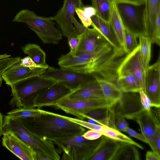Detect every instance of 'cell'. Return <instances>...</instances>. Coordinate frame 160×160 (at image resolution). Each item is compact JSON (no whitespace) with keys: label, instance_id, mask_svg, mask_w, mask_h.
<instances>
[{"label":"cell","instance_id":"obj_1","mask_svg":"<svg viewBox=\"0 0 160 160\" xmlns=\"http://www.w3.org/2000/svg\"><path fill=\"white\" fill-rule=\"evenodd\" d=\"M127 54L109 43L94 53L76 56L73 60V71L95 74L116 85L118 68Z\"/></svg>","mask_w":160,"mask_h":160},{"label":"cell","instance_id":"obj_2","mask_svg":"<svg viewBox=\"0 0 160 160\" xmlns=\"http://www.w3.org/2000/svg\"><path fill=\"white\" fill-rule=\"evenodd\" d=\"M18 118L31 133L52 142L82 134L85 131L84 127L62 115L45 110L39 116Z\"/></svg>","mask_w":160,"mask_h":160},{"label":"cell","instance_id":"obj_3","mask_svg":"<svg viewBox=\"0 0 160 160\" xmlns=\"http://www.w3.org/2000/svg\"><path fill=\"white\" fill-rule=\"evenodd\" d=\"M3 131L10 130L31 148L37 160H59L58 150L51 140L37 136L28 131L18 118L7 115L3 118Z\"/></svg>","mask_w":160,"mask_h":160},{"label":"cell","instance_id":"obj_4","mask_svg":"<svg viewBox=\"0 0 160 160\" xmlns=\"http://www.w3.org/2000/svg\"><path fill=\"white\" fill-rule=\"evenodd\" d=\"M57 82L41 76L30 77L15 83L11 86L12 97L10 102L18 108H34V102L38 95Z\"/></svg>","mask_w":160,"mask_h":160},{"label":"cell","instance_id":"obj_5","mask_svg":"<svg viewBox=\"0 0 160 160\" xmlns=\"http://www.w3.org/2000/svg\"><path fill=\"white\" fill-rule=\"evenodd\" d=\"M53 21V17L40 16L28 9L20 10L12 20L13 22L26 23L43 43L57 44L62 39V35L55 26Z\"/></svg>","mask_w":160,"mask_h":160},{"label":"cell","instance_id":"obj_6","mask_svg":"<svg viewBox=\"0 0 160 160\" xmlns=\"http://www.w3.org/2000/svg\"><path fill=\"white\" fill-rule=\"evenodd\" d=\"M82 134L53 141L60 152H62L61 159L89 160L99 144L101 137L98 139L90 140L85 138Z\"/></svg>","mask_w":160,"mask_h":160},{"label":"cell","instance_id":"obj_7","mask_svg":"<svg viewBox=\"0 0 160 160\" xmlns=\"http://www.w3.org/2000/svg\"><path fill=\"white\" fill-rule=\"evenodd\" d=\"M118 11L125 29L137 38L146 36L144 9L142 5L128 3H116Z\"/></svg>","mask_w":160,"mask_h":160},{"label":"cell","instance_id":"obj_8","mask_svg":"<svg viewBox=\"0 0 160 160\" xmlns=\"http://www.w3.org/2000/svg\"><path fill=\"white\" fill-rule=\"evenodd\" d=\"M84 6L82 0H64L62 7L53 17L59 25L62 36L69 38L79 35L72 23L77 8Z\"/></svg>","mask_w":160,"mask_h":160},{"label":"cell","instance_id":"obj_9","mask_svg":"<svg viewBox=\"0 0 160 160\" xmlns=\"http://www.w3.org/2000/svg\"><path fill=\"white\" fill-rule=\"evenodd\" d=\"M63 84L72 92L78 89L84 82L94 78L91 74L78 72L62 68L49 66L40 75Z\"/></svg>","mask_w":160,"mask_h":160},{"label":"cell","instance_id":"obj_10","mask_svg":"<svg viewBox=\"0 0 160 160\" xmlns=\"http://www.w3.org/2000/svg\"><path fill=\"white\" fill-rule=\"evenodd\" d=\"M139 46L127 54L119 65L117 74L118 77L131 74L135 78L141 90L146 93V72L142 64L139 54Z\"/></svg>","mask_w":160,"mask_h":160},{"label":"cell","instance_id":"obj_11","mask_svg":"<svg viewBox=\"0 0 160 160\" xmlns=\"http://www.w3.org/2000/svg\"><path fill=\"white\" fill-rule=\"evenodd\" d=\"M55 107L82 120L84 114L89 111L107 107L105 100H73L67 97L61 100Z\"/></svg>","mask_w":160,"mask_h":160},{"label":"cell","instance_id":"obj_12","mask_svg":"<svg viewBox=\"0 0 160 160\" xmlns=\"http://www.w3.org/2000/svg\"><path fill=\"white\" fill-rule=\"evenodd\" d=\"M144 14L147 35L152 43L160 45V0H145Z\"/></svg>","mask_w":160,"mask_h":160},{"label":"cell","instance_id":"obj_13","mask_svg":"<svg viewBox=\"0 0 160 160\" xmlns=\"http://www.w3.org/2000/svg\"><path fill=\"white\" fill-rule=\"evenodd\" d=\"M146 93L149 98L152 107H160V56L157 61L149 65L146 72Z\"/></svg>","mask_w":160,"mask_h":160},{"label":"cell","instance_id":"obj_14","mask_svg":"<svg viewBox=\"0 0 160 160\" xmlns=\"http://www.w3.org/2000/svg\"><path fill=\"white\" fill-rule=\"evenodd\" d=\"M72 91L67 87L60 82L55 83L40 94L35 100V107H55L61 100L67 98Z\"/></svg>","mask_w":160,"mask_h":160},{"label":"cell","instance_id":"obj_15","mask_svg":"<svg viewBox=\"0 0 160 160\" xmlns=\"http://www.w3.org/2000/svg\"><path fill=\"white\" fill-rule=\"evenodd\" d=\"M79 36L80 41L76 55L94 53L109 43L98 31L93 28H88Z\"/></svg>","mask_w":160,"mask_h":160},{"label":"cell","instance_id":"obj_16","mask_svg":"<svg viewBox=\"0 0 160 160\" xmlns=\"http://www.w3.org/2000/svg\"><path fill=\"white\" fill-rule=\"evenodd\" d=\"M2 143L3 146L20 159L37 160L34 151L18 138L12 131H3Z\"/></svg>","mask_w":160,"mask_h":160},{"label":"cell","instance_id":"obj_17","mask_svg":"<svg viewBox=\"0 0 160 160\" xmlns=\"http://www.w3.org/2000/svg\"><path fill=\"white\" fill-rule=\"evenodd\" d=\"M137 92H123L115 106V110L125 118L134 120L145 110L141 104L139 95Z\"/></svg>","mask_w":160,"mask_h":160},{"label":"cell","instance_id":"obj_18","mask_svg":"<svg viewBox=\"0 0 160 160\" xmlns=\"http://www.w3.org/2000/svg\"><path fill=\"white\" fill-rule=\"evenodd\" d=\"M47 68H30L22 66L20 61L8 68L1 75L6 84L11 86L22 80L40 76Z\"/></svg>","mask_w":160,"mask_h":160},{"label":"cell","instance_id":"obj_19","mask_svg":"<svg viewBox=\"0 0 160 160\" xmlns=\"http://www.w3.org/2000/svg\"><path fill=\"white\" fill-rule=\"evenodd\" d=\"M67 98L73 100H104L101 87L94 77L83 83L78 89L70 94Z\"/></svg>","mask_w":160,"mask_h":160},{"label":"cell","instance_id":"obj_20","mask_svg":"<svg viewBox=\"0 0 160 160\" xmlns=\"http://www.w3.org/2000/svg\"><path fill=\"white\" fill-rule=\"evenodd\" d=\"M121 143L102 135L99 144L89 160H112Z\"/></svg>","mask_w":160,"mask_h":160},{"label":"cell","instance_id":"obj_21","mask_svg":"<svg viewBox=\"0 0 160 160\" xmlns=\"http://www.w3.org/2000/svg\"><path fill=\"white\" fill-rule=\"evenodd\" d=\"M151 112H148L145 110L139 115L134 121L138 124L141 133L146 138L148 144L152 151L160 155L158 150L156 144L154 126Z\"/></svg>","mask_w":160,"mask_h":160},{"label":"cell","instance_id":"obj_22","mask_svg":"<svg viewBox=\"0 0 160 160\" xmlns=\"http://www.w3.org/2000/svg\"><path fill=\"white\" fill-rule=\"evenodd\" d=\"M115 106L95 109L84 114L83 120L90 119L95 120L102 126L116 129L115 126Z\"/></svg>","mask_w":160,"mask_h":160},{"label":"cell","instance_id":"obj_23","mask_svg":"<svg viewBox=\"0 0 160 160\" xmlns=\"http://www.w3.org/2000/svg\"><path fill=\"white\" fill-rule=\"evenodd\" d=\"M92 75L101 87L107 107H112L115 106L121 98L123 92L114 83L96 75Z\"/></svg>","mask_w":160,"mask_h":160},{"label":"cell","instance_id":"obj_24","mask_svg":"<svg viewBox=\"0 0 160 160\" xmlns=\"http://www.w3.org/2000/svg\"><path fill=\"white\" fill-rule=\"evenodd\" d=\"M91 18L93 28L98 31L114 48L123 50L109 22L104 21L97 14Z\"/></svg>","mask_w":160,"mask_h":160},{"label":"cell","instance_id":"obj_25","mask_svg":"<svg viewBox=\"0 0 160 160\" xmlns=\"http://www.w3.org/2000/svg\"><path fill=\"white\" fill-rule=\"evenodd\" d=\"M109 23L122 49L126 52L124 42V28L118 13L116 4L113 1Z\"/></svg>","mask_w":160,"mask_h":160},{"label":"cell","instance_id":"obj_26","mask_svg":"<svg viewBox=\"0 0 160 160\" xmlns=\"http://www.w3.org/2000/svg\"><path fill=\"white\" fill-rule=\"evenodd\" d=\"M23 53L27 54L36 64L46 68L49 66L46 62V54L38 45L28 43L21 47Z\"/></svg>","mask_w":160,"mask_h":160},{"label":"cell","instance_id":"obj_27","mask_svg":"<svg viewBox=\"0 0 160 160\" xmlns=\"http://www.w3.org/2000/svg\"><path fill=\"white\" fill-rule=\"evenodd\" d=\"M136 147L130 143L122 142L112 160H140V154Z\"/></svg>","mask_w":160,"mask_h":160},{"label":"cell","instance_id":"obj_28","mask_svg":"<svg viewBox=\"0 0 160 160\" xmlns=\"http://www.w3.org/2000/svg\"><path fill=\"white\" fill-rule=\"evenodd\" d=\"M139 54L143 68L146 72L149 66L151 56L152 42L146 36L139 37Z\"/></svg>","mask_w":160,"mask_h":160},{"label":"cell","instance_id":"obj_29","mask_svg":"<svg viewBox=\"0 0 160 160\" xmlns=\"http://www.w3.org/2000/svg\"><path fill=\"white\" fill-rule=\"evenodd\" d=\"M116 85L123 92L138 93L141 90L136 79L131 74L118 77Z\"/></svg>","mask_w":160,"mask_h":160},{"label":"cell","instance_id":"obj_30","mask_svg":"<svg viewBox=\"0 0 160 160\" xmlns=\"http://www.w3.org/2000/svg\"><path fill=\"white\" fill-rule=\"evenodd\" d=\"M96 14L104 21L109 22L112 1L111 0H91Z\"/></svg>","mask_w":160,"mask_h":160},{"label":"cell","instance_id":"obj_31","mask_svg":"<svg viewBox=\"0 0 160 160\" xmlns=\"http://www.w3.org/2000/svg\"><path fill=\"white\" fill-rule=\"evenodd\" d=\"M103 135L114 140L121 142L130 143L141 149H143L142 146L117 129L104 126Z\"/></svg>","mask_w":160,"mask_h":160},{"label":"cell","instance_id":"obj_32","mask_svg":"<svg viewBox=\"0 0 160 160\" xmlns=\"http://www.w3.org/2000/svg\"><path fill=\"white\" fill-rule=\"evenodd\" d=\"M44 110L39 108H21L12 110L7 115L17 118H28L39 116L43 114Z\"/></svg>","mask_w":160,"mask_h":160},{"label":"cell","instance_id":"obj_33","mask_svg":"<svg viewBox=\"0 0 160 160\" xmlns=\"http://www.w3.org/2000/svg\"><path fill=\"white\" fill-rule=\"evenodd\" d=\"M154 126L155 137L158 150L160 153V109L154 108L151 112Z\"/></svg>","mask_w":160,"mask_h":160},{"label":"cell","instance_id":"obj_34","mask_svg":"<svg viewBox=\"0 0 160 160\" xmlns=\"http://www.w3.org/2000/svg\"><path fill=\"white\" fill-rule=\"evenodd\" d=\"M137 38L134 35L124 29L125 52L127 54L130 53L138 46Z\"/></svg>","mask_w":160,"mask_h":160},{"label":"cell","instance_id":"obj_35","mask_svg":"<svg viewBox=\"0 0 160 160\" xmlns=\"http://www.w3.org/2000/svg\"><path fill=\"white\" fill-rule=\"evenodd\" d=\"M62 116L65 118L77 123L84 128H86L90 130H93L98 131L101 133L103 135L104 126L92 124L88 121L78 118H72L63 115Z\"/></svg>","mask_w":160,"mask_h":160},{"label":"cell","instance_id":"obj_36","mask_svg":"<svg viewBox=\"0 0 160 160\" xmlns=\"http://www.w3.org/2000/svg\"><path fill=\"white\" fill-rule=\"evenodd\" d=\"M21 57H9L0 60V75L2 74L9 67L20 61Z\"/></svg>","mask_w":160,"mask_h":160},{"label":"cell","instance_id":"obj_37","mask_svg":"<svg viewBox=\"0 0 160 160\" xmlns=\"http://www.w3.org/2000/svg\"><path fill=\"white\" fill-rule=\"evenodd\" d=\"M115 126L116 129L120 131L125 132L129 127L128 124L124 118L118 112L115 111Z\"/></svg>","mask_w":160,"mask_h":160},{"label":"cell","instance_id":"obj_38","mask_svg":"<svg viewBox=\"0 0 160 160\" xmlns=\"http://www.w3.org/2000/svg\"><path fill=\"white\" fill-rule=\"evenodd\" d=\"M75 12L84 26L88 28L92 25V21L91 18L88 16L82 9L77 8Z\"/></svg>","mask_w":160,"mask_h":160},{"label":"cell","instance_id":"obj_39","mask_svg":"<svg viewBox=\"0 0 160 160\" xmlns=\"http://www.w3.org/2000/svg\"><path fill=\"white\" fill-rule=\"evenodd\" d=\"M80 41L79 35L77 37H72L68 38V43L70 48V54L73 57L76 55Z\"/></svg>","mask_w":160,"mask_h":160},{"label":"cell","instance_id":"obj_40","mask_svg":"<svg viewBox=\"0 0 160 160\" xmlns=\"http://www.w3.org/2000/svg\"><path fill=\"white\" fill-rule=\"evenodd\" d=\"M141 104L144 110L150 112L152 108L150 101L146 93L142 90L138 92Z\"/></svg>","mask_w":160,"mask_h":160},{"label":"cell","instance_id":"obj_41","mask_svg":"<svg viewBox=\"0 0 160 160\" xmlns=\"http://www.w3.org/2000/svg\"><path fill=\"white\" fill-rule=\"evenodd\" d=\"M82 135L85 138L89 140H93L99 138L103 135L101 133L98 131L90 130L85 132H84Z\"/></svg>","mask_w":160,"mask_h":160},{"label":"cell","instance_id":"obj_42","mask_svg":"<svg viewBox=\"0 0 160 160\" xmlns=\"http://www.w3.org/2000/svg\"><path fill=\"white\" fill-rule=\"evenodd\" d=\"M21 65L30 68H36L43 67L36 64L32 59L28 56L26 57L20 61ZM44 68V67H43Z\"/></svg>","mask_w":160,"mask_h":160},{"label":"cell","instance_id":"obj_43","mask_svg":"<svg viewBox=\"0 0 160 160\" xmlns=\"http://www.w3.org/2000/svg\"><path fill=\"white\" fill-rule=\"evenodd\" d=\"M131 136L136 138L147 144H148V142L146 138L142 133L137 132L134 130L128 127L125 131Z\"/></svg>","mask_w":160,"mask_h":160},{"label":"cell","instance_id":"obj_44","mask_svg":"<svg viewBox=\"0 0 160 160\" xmlns=\"http://www.w3.org/2000/svg\"><path fill=\"white\" fill-rule=\"evenodd\" d=\"M73 24L79 35L84 32L88 28L80 23L75 17L72 21Z\"/></svg>","mask_w":160,"mask_h":160},{"label":"cell","instance_id":"obj_45","mask_svg":"<svg viewBox=\"0 0 160 160\" xmlns=\"http://www.w3.org/2000/svg\"><path fill=\"white\" fill-rule=\"evenodd\" d=\"M116 3H125L132 4L137 5L145 4V0H111Z\"/></svg>","mask_w":160,"mask_h":160},{"label":"cell","instance_id":"obj_46","mask_svg":"<svg viewBox=\"0 0 160 160\" xmlns=\"http://www.w3.org/2000/svg\"><path fill=\"white\" fill-rule=\"evenodd\" d=\"M146 160H160V155L152 151H148L146 154Z\"/></svg>","mask_w":160,"mask_h":160},{"label":"cell","instance_id":"obj_47","mask_svg":"<svg viewBox=\"0 0 160 160\" xmlns=\"http://www.w3.org/2000/svg\"><path fill=\"white\" fill-rule=\"evenodd\" d=\"M82 9L88 16L91 18L96 14V11L95 8L92 6H84Z\"/></svg>","mask_w":160,"mask_h":160},{"label":"cell","instance_id":"obj_48","mask_svg":"<svg viewBox=\"0 0 160 160\" xmlns=\"http://www.w3.org/2000/svg\"><path fill=\"white\" fill-rule=\"evenodd\" d=\"M3 116L0 112V139L1 136L3 134Z\"/></svg>","mask_w":160,"mask_h":160},{"label":"cell","instance_id":"obj_49","mask_svg":"<svg viewBox=\"0 0 160 160\" xmlns=\"http://www.w3.org/2000/svg\"><path fill=\"white\" fill-rule=\"evenodd\" d=\"M11 55H8L7 54H3L0 55V60L7 58L9 57H10Z\"/></svg>","mask_w":160,"mask_h":160},{"label":"cell","instance_id":"obj_50","mask_svg":"<svg viewBox=\"0 0 160 160\" xmlns=\"http://www.w3.org/2000/svg\"><path fill=\"white\" fill-rule=\"evenodd\" d=\"M2 79L1 75H0V87L2 86Z\"/></svg>","mask_w":160,"mask_h":160},{"label":"cell","instance_id":"obj_51","mask_svg":"<svg viewBox=\"0 0 160 160\" xmlns=\"http://www.w3.org/2000/svg\"><path fill=\"white\" fill-rule=\"evenodd\" d=\"M38 1H39V0H37Z\"/></svg>","mask_w":160,"mask_h":160}]
</instances>
